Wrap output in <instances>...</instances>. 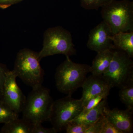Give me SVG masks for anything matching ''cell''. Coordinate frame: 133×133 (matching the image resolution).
<instances>
[{
    "label": "cell",
    "instance_id": "obj_7",
    "mask_svg": "<svg viewBox=\"0 0 133 133\" xmlns=\"http://www.w3.org/2000/svg\"><path fill=\"white\" fill-rule=\"evenodd\" d=\"M71 95L54 101L49 121L57 133L65 130L69 122L76 118L83 111L81 99H76Z\"/></svg>",
    "mask_w": 133,
    "mask_h": 133
},
{
    "label": "cell",
    "instance_id": "obj_6",
    "mask_svg": "<svg viewBox=\"0 0 133 133\" xmlns=\"http://www.w3.org/2000/svg\"><path fill=\"white\" fill-rule=\"evenodd\" d=\"M111 88H121L133 81V62L125 52L114 50L109 68L102 75Z\"/></svg>",
    "mask_w": 133,
    "mask_h": 133
},
{
    "label": "cell",
    "instance_id": "obj_19",
    "mask_svg": "<svg viewBox=\"0 0 133 133\" xmlns=\"http://www.w3.org/2000/svg\"><path fill=\"white\" fill-rule=\"evenodd\" d=\"M109 92L102 93L92 98L87 102L83 106V111L80 114H84L91 109L94 108L100 103V102L105 98L107 97L109 95Z\"/></svg>",
    "mask_w": 133,
    "mask_h": 133
},
{
    "label": "cell",
    "instance_id": "obj_11",
    "mask_svg": "<svg viewBox=\"0 0 133 133\" xmlns=\"http://www.w3.org/2000/svg\"><path fill=\"white\" fill-rule=\"evenodd\" d=\"M133 112L128 109L121 110L114 108L110 110L108 107L105 115L111 123L122 133H131L133 130Z\"/></svg>",
    "mask_w": 133,
    "mask_h": 133
},
{
    "label": "cell",
    "instance_id": "obj_14",
    "mask_svg": "<svg viewBox=\"0 0 133 133\" xmlns=\"http://www.w3.org/2000/svg\"><path fill=\"white\" fill-rule=\"evenodd\" d=\"M112 40L115 49L123 51L133 58V31L114 34L112 37Z\"/></svg>",
    "mask_w": 133,
    "mask_h": 133
},
{
    "label": "cell",
    "instance_id": "obj_20",
    "mask_svg": "<svg viewBox=\"0 0 133 133\" xmlns=\"http://www.w3.org/2000/svg\"><path fill=\"white\" fill-rule=\"evenodd\" d=\"M100 133H122L108 120L105 115L102 116Z\"/></svg>",
    "mask_w": 133,
    "mask_h": 133
},
{
    "label": "cell",
    "instance_id": "obj_4",
    "mask_svg": "<svg viewBox=\"0 0 133 133\" xmlns=\"http://www.w3.org/2000/svg\"><path fill=\"white\" fill-rule=\"evenodd\" d=\"M101 13L113 35L133 31V2L112 0L102 7Z\"/></svg>",
    "mask_w": 133,
    "mask_h": 133
},
{
    "label": "cell",
    "instance_id": "obj_21",
    "mask_svg": "<svg viewBox=\"0 0 133 133\" xmlns=\"http://www.w3.org/2000/svg\"><path fill=\"white\" fill-rule=\"evenodd\" d=\"M89 126L69 122L65 128L66 133H85Z\"/></svg>",
    "mask_w": 133,
    "mask_h": 133
},
{
    "label": "cell",
    "instance_id": "obj_13",
    "mask_svg": "<svg viewBox=\"0 0 133 133\" xmlns=\"http://www.w3.org/2000/svg\"><path fill=\"white\" fill-rule=\"evenodd\" d=\"M114 55V50L97 52L90 66V72L95 75H102L109 68Z\"/></svg>",
    "mask_w": 133,
    "mask_h": 133
},
{
    "label": "cell",
    "instance_id": "obj_24",
    "mask_svg": "<svg viewBox=\"0 0 133 133\" xmlns=\"http://www.w3.org/2000/svg\"><path fill=\"white\" fill-rule=\"evenodd\" d=\"M23 0H0V8L6 9L12 5L21 2Z\"/></svg>",
    "mask_w": 133,
    "mask_h": 133
},
{
    "label": "cell",
    "instance_id": "obj_22",
    "mask_svg": "<svg viewBox=\"0 0 133 133\" xmlns=\"http://www.w3.org/2000/svg\"><path fill=\"white\" fill-rule=\"evenodd\" d=\"M55 129L52 128H46L44 127L42 124L33 125L32 133H56Z\"/></svg>",
    "mask_w": 133,
    "mask_h": 133
},
{
    "label": "cell",
    "instance_id": "obj_15",
    "mask_svg": "<svg viewBox=\"0 0 133 133\" xmlns=\"http://www.w3.org/2000/svg\"><path fill=\"white\" fill-rule=\"evenodd\" d=\"M4 124L1 133H32L33 124L23 118H17Z\"/></svg>",
    "mask_w": 133,
    "mask_h": 133
},
{
    "label": "cell",
    "instance_id": "obj_1",
    "mask_svg": "<svg viewBox=\"0 0 133 133\" xmlns=\"http://www.w3.org/2000/svg\"><path fill=\"white\" fill-rule=\"evenodd\" d=\"M40 61L38 52L24 48L17 54L12 71L26 85L36 89L42 85L44 75Z\"/></svg>",
    "mask_w": 133,
    "mask_h": 133
},
{
    "label": "cell",
    "instance_id": "obj_3",
    "mask_svg": "<svg viewBox=\"0 0 133 133\" xmlns=\"http://www.w3.org/2000/svg\"><path fill=\"white\" fill-rule=\"evenodd\" d=\"M53 102L48 88L42 85L32 89L26 98L22 111L23 118L33 125L49 121Z\"/></svg>",
    "mask_w": 133,
    "mask_h": 133
},
{
    "label": "cell",
    "instance_id": "obj_8",
    "mask_svg": "<svg viewBox=\"0 0 133 133\" xmlns=\"http://www.w3.org/2000/svg\"><path fill=\"white\" fill-rule=\"evenodd\" d=\"M16 78L13 71H8L0 92V100L19 114L22 111L26 97L18 86Z\"/></svg>",
    "mask_w": 133,
    "mask_h": 133
},
{
    "label": "cell",
    "instance_id": "obj_2",
    "mask_svg": "<svg viewBox=\"0 0 133 133\" xmlns=\"http://www.w3.org/2000/svg\"><path fill=\"white\" fill-rule=\"evenodd\" d=\"M90 72V65L74 63L69 57H66V59L56 70V87L62 93L72 95L81 87L87 75Z\"/></svg>",
    "mask_w": 133,
    "mask_h": 133
},
{
    "label": "cell",
    "instance_id": "obj_10",
    "mask_svg": "<svg viewBox=\"0 0 133 133\" xmlns=\"http://www.w3.org/2000/svg\"><path fill=\"white\" fill-rule=\"evenodd\" d=\"M81 87L83 94L81 99L83 106L92 98L102 93L109 92L111 88L102 75L93 74L86 78Z\"/></svg>",
    "mask_w": 133,
    "mask_h": 133
},
{
    "label": "cell",
    "instance_id": "obj_16",
    "mask_svg": "<svg viewBox=\"0 0 133 133\" xmlns=\"http://www.w3.org/2000/svg\"><path fill=\"white\" fill-rule=\"evenodd\" d=\"M119 97L127 109L133 111V81L120 88Z\"/></svg>",
    "mask_w": 133,
    "mask_h": 133
},
{
    "label": "cell",
    "instance_id": "obj_23",
    "mask_svg": "<svg viewBox=\"0 0 133 133\" xmlns=\"http://www.w3.org/2000/svg\"><path fill=\"white\" fill-rule=\"evenodd\" d=\"M9 70L6 65L0 63V92L5 81L6 74Z\"/></svg>",
    "mask_w": 133,
    "mask_h": 133
},
{
    "label": "cell",
    "instance_id": "obj_17",
    "mask_svg": "<svg viewBox=\"0 0 133 133\" xmlns=\"http://www.w3.org/2000/svg\"><path fill=\"white\" fill-rule=\"evenodd\" d=\"M17 118L19 114L0 100V124H5Z\"/></svg>",
    "mask_w": 133,
    "mask_h": 133
},
{
    "label": "cell",
    "instance_id": "obj_9",
    "mask_svg": "<svg viewBox=\"0 0 133 133\" xmlns=\"http://www.w3.org/2000/svg\"><path fill=\"white\" fill-rule=\"evenodd\" d=\"M112 36L109 26L103 21L90 31L87 46L97 53L115 49L112 40Z\"/></svg>",
    "mask_w": 133,
    "mask_h": 133
},
{
    "label": "cell",
    "instance_id": "obj_12",
    "mask_svg": "<svg viewBox=\"0 0 133 133\" xmlns=\"http://www.w3.org/2000/svg\"><path fill=\"white\" fill-rule=\"evenodd\" d=\"M107 97L102 100L94 108L84 114H80L71 122L82 124L90 127L105 114V111L107 107Z\"/></svg>",
    "mask_w": 133,
    "mask_h": 133
},
{
    "label": "cell",
    "instance_id": "obj_5",
    "mask_svg": "<svg viewBox=\"0 0 133 133\" xmlns=\"http://www.w3.org/2000/svg\"><path fill=\"white\" fill-rule=\"evenodd\" d=\"M43 46L38 52L39 59L61 54L69 57L76 55L77 51L70 31L61 26L49 28L44 32Z\"/></svg>",
    "mask_w": 133,
    "mask_h": 133
},
{
    "label": "cell",
    "instance_id": "obj_18",
    "mask_svg": "<svg viewBox=\"0 0 133 133\" xmlns=\"http://www.w3.org/2000/svg\"><path fill=\"white\" fill-rule=\"evenodd\" d=\"M112 0H80L82 7L88 10H96L108 4Z\"/></svg>",
    "mask_w": 133,
    "mask_h": 133
}]
</instances>
